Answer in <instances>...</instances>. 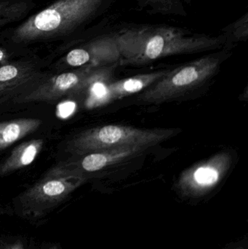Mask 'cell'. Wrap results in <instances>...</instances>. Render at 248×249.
<instances>
[{
    "mask_svg": "<svg viewBox=\"0 0 248 249\" xmlns=\"http://www.w3.org/2000/svg\"><path fill=\"white\" fill-rule=\"evenodd\" d=\"M231 155L221 152L183 171L180 178L183 187L195 190H203L215 186L231 167Z\"/></svg>",
    "mask_w": 248,
    "mask_h": 249,
    "instance_id": "cell-9",
    "label": "cell"
},
{
    "mask_svg": "<svg viewBox=\"0 0 248 249\" xmlns=\"http://www.w3.org/2000/svg\"><path fill=\"white\" fill-rule=\"evenodd\" d=\"M115 64L101 67H83L75 71L63 73L47 80L21 99L22 102H51L66 95L87 90L93 83L107 80Z\"/></svg>",
    "mask_w": 248,
    "mask_h": 249,
    "instance_id": "cell-5",
    "label": "cell"
},
{
    "mask_svg": "<svg viewBox=\"0 0 248 249\" xmlns=\"http://www.w3.org/2000/svg\"><path fill=\"white\" fill-rule=\"evenodd\" d=\"M120 58L115 33H112L70 51L66 61L71 67H101L119 64Z\"/></svg>",
    "mask_w": 248,
    "mask_h": 249,
    "instance_id": "cell-7",
    "label": "cell"
},
{
    "mask_svg": "<svg viewBox=\"0 0 248 249\" xmlns=\"http://www.w3.org/2000/svg\"><path fill=\"white\" fill-rule=\"evenodd\" d=\"M144 150L141 148H120L87 154L82 159L80 168L87 172L100 171L109 165L119 163Z\"/></svg>",
    "mask_w": 248,
    "mask_h": 249,
    "instance_id": "cell-10",
    "label": "cell"
},
{
    "mask_svg": "<svg viewBox=\"0 0 248 249\" xmlns=\"http://www.w3.org/2000/svg\"><path fill=\"white\" fill-rule=\"evenodd\" d=\"M52 249H58L55 248V247H54V248H52Z\"/></svg>",
    "mask_w": 248,
    "mask_h": 249,
    "instance_id": "cell-19",
    "label": "cell"
},
{
    "mask_svg": "<svg viewBox=\"0 0 248 249\" xmlns=\"http://www.w3.org/2000/svg\"><path fill=\"white\" fill-rule=\"evenodd\" d=\"M8 249H23V245L20 243H17V244H14V245L10 247Z\"/></svg>",
    "mask_w": 248,
    "mask_h": 249,
    "instance_id": "cell-18",
    "label": "cell"
},
{
    "mask_svg": "<svg viewBox=\"0 0 248 249\" xmlns=\"http://www.w3.org/2000/svg\"><path fill=\"white\" fill-rule=\"evenodd\" d=\"M110 1L58 0L18 26L13 39L28 42L69 33L94 17Z\"/></svg>",
    "mask_w": 248,
    "mask_h": 249,
    "instance_id": "cell-2",
    "label": "cell"
},
{
    "mask_svg": "<svg viewBox=\"0 0 248 249\" xmlns=\"http://www.w3.org/2000/svg\"><path fill=\"white\" fill-rule=\"evenodd\" d=\"M223 58L221 54L208 55L169 70L165 77L146 89L140 100L161 104L201 86L215 74Z\"/></svg>",
    "mask_w": 248,
    "mask_h": 249,
    "instance_id": "cell-4",
    "label": "cell"
},
{
    "mask_svg": "<svg viewBox=\"0 0 248 249\" xmlns=\"http://www.w3.org/2000/svg\"><path fill=\"white\" fill-rule=\"evenodd\" d=\"M139 10L149 15L186 17L192 0H135Z\"/></svg>",
    "mask_w": 248,
    "mask_h": 249,
    "instance_id": "cell-14",
    "label": "cell"
},
{
    "mask_svg": "<svg viewBox=\"0 0 248 249\" xmlns=\"http://www.w3.org/2000/svg\"><path fill=\"white\" fill-rule=\"evenodd\" d=\"M77 109V104L73 101H65L57 106L56 115L60 119L65 120L74 115Z\"/></svg>",
    "mask_w": 248,
    "mask_h": 249,
    "instance_id": "cell-16",
    "label": "cell"
},
{
    "mask_svg": "<svg viewBox=\"0 0 248 249\" xmlns=\"http://www.w3.org/2000/svg\"><path fill=\"white\" fill-rule=\"evenodd\" d=\"M222 35L227 40H246L248 36V13L239 18L235 21L229 24L222 29Z\"/></svg>",
    "mask_w": 248,
    "mask_h": 249,
    "instance_id": "cell-15",
    "label": "cell"
},
{
    "mask_svg": "<svg viewBox=\"0 0 248 249\" xmlns=\"http://www.w3.org/2000/svg\"><path fill=\"white\" fill-rule=\"evenodd\" d=\"M8 59V55L4 50L0 48V66L6 64Z\"/></svg>",
    "mask_w": 248,
    "mask_h": 249,
    "instance_id": "cell-17",
    "label": "cell"
},
{
    "mask_svg": "<svg viewBox=\"0 0 248 249\" xmlns=\"http://www.w3.org/2000/svg\"><path fill=\"white\" fill-rule=\"evenodd\" d=\"M41 124L42 121L33 118H22L0 123V150L33 133Z\"/></svg>",
    "mask_w": 248,
    "mask_h": 249,
    "instance_id": "cell-13",
    "label": "cell"
},
{
    "mask_svg": "<svg viewBox=\"0 0 248 249\" xmlns=\"http://www.w3.org/2000/svg\"><path fill=\"white\" fill-rule=\"evenodd\" d=\"M43 144L42 139H33L17 146L0 164V175L10 174L32 164L42 150Z\"/></svg>",
    "mask_w": 248,
    "mask_h": 249,
    "instance_id": "cell-11",
    "label": "cell"
},
{
    "mask_svg": "<svg viewBox=\"0 0 248 249\" xmlns=\"http://www.w3.org/2000/svg\"><path fill=\"white\" fill-rule=\"evenodd\" d=\"M177 132V129L173 128H137L108 124L80 133L71 140L68 148L73 153L81 155L120 148L145 149L170 139Z\"/></svg>",
    "mask_w": 248,
    "mask_h": 249,
    "instance_id": "cell-3",
    "label": "cell"
},
{
    "mask_svg": "<svg viewBox=\"0 0 248 249\" xmlns=\"http://www.w3.org/2000/svg\"><path fill=\"white\" fill-rule=\"evenodd\" d=\"M83 181L84 178L78 174L56 169L29 190L25 195V198L28 201L36 203L59 201Z\"/></svg>",
    "mask_w": 248,
    "mask_h": 249,
    "instance_id": "cell-8",
    "label": "cell"
},
{
    "mask_svg": "<svg viewBox=\"0 0 248 249\" xmlns=\"http://www.w3.org/2000/svg\"><path fill=\"white\" fill-rule=\"evenodd\" d=\"M169 70H160L106 84L107 80L93 83L88 90L86 106L99 107L114 101L123 99L149 88L166 75Z\"/></svg>",
    "mask_w": 248,
    "mask_h": 249,
    "instance_id": "cell-6",
    "label": "cell"
},
{
    "mask_svg": "<svg viewBox=\"0 0 248 249\" xmlns=\"http://www.w3.org/2000/svg\"><path fill=\"white\" fill-rule=\"evenodd\" d=\"M33 77L30 67L18 64L0 66V98L26 86Z\"/></svg>",
    "mask_w": 248,
    "mask_h": 249,
    "instance_id": "cell-12",
    "label": "cell"
},
{
    "mask_svg": "<svg viewBox=\"0 0 248 249\" xmlns=\"http://www.w3.org/2000/svg\"><path fill=\"white\" fill-rule=\"evenodd\" d=\"M115 33L122 66L148 64L165 57L214 51L228 43L224 35L192 33L168 26H131Z\"/></svg>",
    "mask_w": 248,
    "mask_h": 249,
    "instance_id": "cell-1",
    "label": "cell"
}]
</instances>
